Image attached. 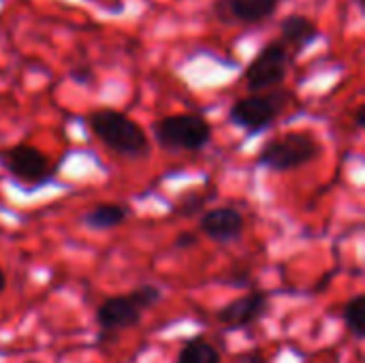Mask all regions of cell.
<instances>
[{
    "label": "cell",
    "instance_id": "1",
    "mask_svg": "<svg viewBox=\"0 0 365 363\" xmlns=\"http://www.w3.org/2000/svg\"><path fill=\"white\" fill-rule=\"evenodd\" d=\"M88 124L92 133L101 139V143L120 156L141 158L150 150L145 131L122 111L96 109L88 116Z\"/></svg>",
    "mask_w": 365,
    "mask_h": 363
},
{
    "label": "cell",
    "instance_id": "2",
    "mask_svg": "<svg viewBox=\"0 0 365 363\" xmlns=\"http://www.w3.org/2000/svg\"><path fill=\"white\" fill-rule=\"evenodd\" d=\"M319 154H321V143L317 141V137H312L310 133L293 131L269 139L261 148L257 163L269 171L284 173L312 163Z\"/></svg>",
    "mask_w": 365,
    "mask_h": 363
},
{
    "label": "cell",
    "instance_id": "3",
    "mask_svg": "<svg viewBox=\"0 0 365 363\" xmlns=\"http://www.w3.org/2000/svg\"><path fill=\"white\" fill-rule=\"evenodd\" d=\"M152 133L160 148L184 152H197L212 139V126L197 113L165 116L152 124Z\"/></svg>",
    "mask_w": 365,
    "mask_h": 363
},
{
    "label": "cell",
    "instance_id": "4",
    "mask_svg": "<svg viewBox=\"0 0 365 363\" xmlns=\"http://www.w3.org/2000/svg\"><path fill=\"white\" fill-rule=\"evenodd\" d=\"M291 92L287 90H274V92H257L250 96H244L233 103L229 109V122L237 128L248 131L250 135L265 131L272 126V122L284 111V107L291 103Z\"/></svg>",
    "mask_w": 365,
    "mask_h": 363
},
{
    "label": "cell",
    "instance_id": "5",
    "mask_svg": "<svg viewBox=\"0 0 365 363\" xmlns=\"http://www.w3.org/2000/svg\"><path fill=\"white\" fill-rule=\"evenodd\" d=\"M289 71V49L280 41L265 45L244 71V83L250 92H265L280 86Z\"/></svg>",
    "mask_w": 365,
    "mask_h": 363
},
{
    "label": "cell",
    "instance_id": "6",
    "mask_svg": "<svg viewBox=\"0 0 365 363\" xmlns=\"http://www.w3.org/2000/svg\"><path fill=\"white\" fill-rule=\"evenodd\" d=\"M0 165L17 180L28 184H41L49 175V160L47 156L36 150L34 145H13L0 152Z\"/></svg>",
    "mask_w": 365,
    "mask_h": 363
},
{
    "label": "cell",
    "instance_id": "7",
    "mask_svg": "<svg viewBox=\"0 0 365 363\" xmlns=\"http://www.w3.org/2000/svg\"><path fill=\"white\" fill-rule=\"evenodd\" d=\"M269 297L263 291H252L250 295L237 297L231 304H227L222 310H218L216 319L225 325V329H244L255 325L267 315Z\"/></svg>",
    "mask_w": 365,
    "mask_h": 363
},
{
    "label": "cell",
    "instance_id": "8",
    "mask_svg": "<svg viewBox=\"0 0 365 363\" xmlns=\"http://www.w3.org/2000/svg\"><path fill=\"white\" fill-rule=\"evenodd\" d=\"M244 216L235 208H216L203 214L199 227L216 244H231L244 233Z\"/></svg>",
    "mask_w": 365,
    "mask_h": 363
},
{
    "label": "cell",
    "instance_id": "9",
    "mask_svg": "<svg viewBox=\"0 0 365 363\" xmlns=\"http://www.w3.org/2000/svg\"><path fill=\"white\" fill-rule=\"evenodd\" d=\"M141 310L128 300V295L124 297H109L105 300L98 310H96V323L101 327L103 334H115L122 329H130L135 325H139L141 321Z\"/></svg>",
    "mask_w": 365,
    "mask_h": 363
},
{
    "label": "cell",
    "instance_id": "10",
    "mask_svg": "<svg viewBox=\"0 0 365 363\" xmlns=\"http://www.w3.org/2000/svg\"><path fill=\"white\" fill-rule=\"evenodd\" d=\"M280 0H218L216 13L225 21H240V24H259L267 19Z\"/></svg>",
    "mask_w": 365,
    "mask_h": 363
},
{
    "label": "cell",
    "instance_id": "11",
    "mask_svg": "<svg viewBox=\"0 0 365 363\" xmlns=\"http://www.w3.org/2000/svg\"><path fill=\"white\" fill-rule=\"evenodd\" d=\"M280 34H282V45L289 49H293L295 53L306 49L317 36H319V28L317 24L306 17V15H287L282 21H280Z\"/></svg>",
    "mask_w": 365,
    "mask_h": 363
},
{
    "label": "cell",
    "instance_id": "12",
    "mask_svg": "<svg viewBox=\"0 0 365 363\" xmlns=\"http://www.w3.org/2000/svg\"><path fill=\"white\" fill-rule=\"evenodd\" d=\"M128 216V210L120 203H98L83 214V225L94 231H109L122 225Z\"/></svg>",
    "mask_w": 365,
    "mask_h": 363
},
{
    "label": "cell",
    "instance_id": "13",
    "mask_svg": "<svg viewBox=\"0 0 365 363\" xmlns=\"http://www.w3.org/2000/svg\"><path fill=\"white\" fill-rule=\"evenodd\" d=\"M178 363H220V353L212 342L197 336L182 347Z\"/></svg>",
    "mask_w": 365,
    "mask_h": 363
},
{
    "label": "cell",
    "instance_id": "14",
    "mask_svg": "<svg viewBox=\"0 0 365 363\" xmlns=\"http://www.w3.org/2000/svg\"><path fill=\"white\" fill-rule=\"evenodd\" d=\"M364 312H365V295H355L353 300H349V304L342 310V319L344 325L349 329V334L357 340H361L365 336L364 327Z\"/></svg>",
    "mask_w": 365,
    "mask_h": 363
},
{
    "label": "cell",
    "instance_id": "15",
    "mask_svg": "<svg viewBox=\"0 0 365 363\" xmlns=\"http://www.w3.org/2000/svg\"><path fill=\"white\" fill-rule=\"evenodd\" d=\"M128 300L143 312V310L154 308L163 300V291L158 287H154V285H141V287H137V289L130 291Z\"/></svg>",
    "mask_w": 365,
    "mask_h": 363
},
{
    "label": "cell",
    "instance_id": "16",
    "mask_svg": "<svg viewBox=\"0 0 365 363\" xmlns=\"http://www.w3.org/2000/svg\"><path fill=\"white\" fill-rule=\"evenodd\" d=\"M197 244H199V237H197V233H192V231L180 233V235L175 237V242H173V246H175L178 250H190V248H195Z\"/></svg>",
    "mask_w": 365,
    "mask_h": 363
},
{
    "label": "cell",
    "instance_id": "17",
    "mask_svg": "<svg viewBox=\"0 0 365 363\" xmlns=\"http://www.w3.org/2000/svg\"><path fill=\"white\" fill-rule=\"evenodd\" d=\"M71 77L77 83H90L92 81V71L88 66H79V68H73L71 71Z\"/></svg>",
    "mask_w": 365,
    "mask_h": 363
},
{
    "label": "cell",
    "instance_id": "18",
    "mask_svg": "<svg viewBox=\"0 0 365 363\" xmlns=\"http://www.w3.org/2000/svg\"><path fill=\"white\" fill-rule=\"evenodd\" d=\"M355 124H357V128H364V124H365V107L364 105H359V109H357V113H355Z\"/></svg>",
    "mask_w": 365,
    "mask_h": 363
},
{
    "label": "cell",
    "instance_id": "19",
    "mask_svg": "<svg viewBox=\"0 0 365 363\" xmlns=\"http://www.w3.org/2000/svg\"><path fill=\"white\" fill-rule=\"evenodd\" d=\"M4 287H6V276H4V272L0 270V293L4 291Z\"/></svg>",
    "mask_w": 365,
    "mask_h": 363
},
{
    "label": "cell",
    "instance_id": "20",
    "mask_svg": "<svg viewBox=\"0 0 365 363\" xmlns=\"http://www.w3.org/2000/svg\"><path fill=\"white\" fill-rule=\"evenodd\" d=\"M257 363H263V362H261V359H259V362H257Z\"/></svg>",
    "mask_w": 365,
    "mask_h": 363
},
{
    "label": "cell",
    "instance_id": "21",
    "mask_svg": "<svg viewBox=\"0 0 365 363\" xmlns=\"http://www.w3.org/2000/svg\"><path fill=\"white\" fill-rule=\"evenodd\" d=\"M30 363H32V362H30Z\"/></svg>",
    "mask_w": 365,
    "mask_h": 363
}]
</instances>
